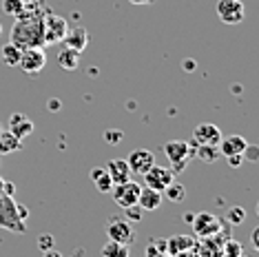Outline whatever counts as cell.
I'll return each instance as SVG.
<instances>
[{
    "label": "cell",
    "mask_w": 259,
    "mask_h": 257,
    "mask_svg": "<svg viewBox=\"0 0 259 257\" xmlns=\"http://www.w3.org/2000/svg\"><path fill=\"white\" fill-rule=\"evenodd\" d=\"M102 257H128V246L117 242H109L102 246Z\"/></svg>",
    "instance_id": "484cf974"
},
{
    "label": "cell",
    "mask_w": 259,
    "mask_h": 257,
    "mask_svg": "<svg viewBox=\"0 0 259 257\" xmlns=\"http://www.w3.org/2000/svg\"><path fill=\"white\" fill-rule=\"evenodd\" d=\"M241 255H244V246H241V242H237V239L228 237L222 244V257H241Z\"/></svg>",
    "instance_id": "4316f807"
},
{
    "label": "cell",
    "mask_w": 259,
    "mask_h": 257,
    "mask_svg": "<svg viewBox=\"0 0 259 257\" xmlns=\"http://www.w3.org/2000/svg\"><path fill=\"white\" fill-rule=\"evenodd\" d=\"M107 235L111 242L124 244V246H131L135 242V237H138L135 235V226L124 218H111L107 224Z\"/></svg>",
    "instance_id": "5b68a950"
},
{
    "label": "cell",
    "mask_w": 259,
    "mask_h": 257,
    "mask_svg": "<svg viewBox=\"0 0 259 257\" xmlns=\"http://www.w3.org/2000/svg\"><path fill=\"white\" fill-rule=\"evenodd\" d=\"M222 235V233H220ZM220 235H213V237H204L199 244H195L197 248V255L199 257H222V239Z\"/></svg>",
    "instance_id": "d6986e66"
},
{
    "label": "cell",
    "mask_w": 259,
    "mask_h": 257,
    "mask_svg": "<svg viewBox=\"0 0 259 257\" xmlns=\"http://www.w3.org/2000/svg\"><path fill=\"white\" fill-rule=\"evenodd\" d=\"M241 155H244V160H248V162H257V157H259L257 155V147H255V144H248Z\"/></svg>",
    "instance_id": "1f68e13d"
},
{
    "label": "cell",
    "mask_w": 259,
    "mask_h": 257,
    "mask_svg": "<svg viewBox=\"0 0 259 257\" xmlns=\"http://www.w3.org/2000/svg\"><path fill=\"white\" fill-rule=\"evenodd\" d=\"M22 149V140L16 138L11 131H0V155H9Z\"/></svg>",
    "instance_id": "44dd1931"
},
{
    "label": "cell",
    "mask_w": 259,
    "mask_h": 257,
    "mask_svg": "<svg viewBox=\"0 0 259 257\" xmlns=\"http://www.w3.org/2000/svg\"><path fill=\"white\" fill-rule=\"evenodd\" d=\"M252 244H255V246H259V231H257V229L252 231Z\"/></svg>",
    "instance_id": "f35d334b"
},
{
    "label": "cell",
    "mask_w": 259,
    "mask_h": 257,
    "mask_svg": "<svg viewBox=\"0 0 259 257\" xmlns=\"http://www.w3.org/2000/svg\"><path fill=\"white\" fill-rule=\"evenodd\" d=\"M193 147V144H191ZM193 155L197 157V160L202 162H208V164H213V162H217L222 157L220 149L217 147H208V144H197V147H193Z\"/></svg>",
    "instance_id": "603a6c76"
},
{
    "label": "cell",
    "mask_w": 259,
    "mask_h": 257,
    "mask_svg": "<svg viewBox=\"0 0 259 257\" xmlns=\"http://www.w3.org/2000/svg\"><path fill=\"white\" fill-rule=\"evenodd\" d=\"M49 109L58 111V109H60V100H56V98H54V100H49Z\"/></svg>",
    "instance_id": "e575fe53"
},
{
    "label": "cell",
    "mask_w": 259,
    "mask_h": 257,
    "mask_svg": "<svg viewBox=\"0 0 259 257\" xmlns=\"http://www.w3.org/2000/svg\"><path fill=\"white\" fill-rule=\"evenodd\" d=\"M226 220H231V224H244V220H246V211L241 206H233L231 211H228V218Z\"/></svg>",
    "instance_id": "f1b7e54d"
},
{
    "label": "cell",
    "mask_w": 259,
    "mask_h": 257,
    "mask_svg": "<svg viewBox=\"0 0 259 257\" xmlns=\"http://www.w3.org/2000/svg\"><path fill=\"white\" fill-rule=\"evenodd\" d=\"M42 16L45 11L36 5H27L25 11L16 18L14 27L9 33V42H14L20 49H29V47H45L42 38Z\"/></svg>",
    "instance_id": "6da1fadb"
},
{
    "label": "cell",
    "mask_w": 259,
    "mask_h": 257,
    "mask_svg": "<svg viewBox=\"0 0 259 257\" xmlns=\"http://www.w3.org/2000/svg\"><path fill=\"white\" fill-rule=\"evenodd\" d=\"M138 206L142 211H157L162 206V193L155 191V189H149V186H142L140 189V195H138Z\"/></svg>",
    "instance_id": "e0dca14e"
},
{
    "label": "cell",
    "mask_w": 259,
    "mask_h": 257,
    "mask_svg": "<svg viewBox=\"0 0 259 257\" xmlns=\"http://www.w3.org/2000/svg\"><path fill=\"white\" fill-rule=\"evenodd\" d=\"M124 215H126L124 220H128V222H131V224H135V222H140V220H142L144 211L138 206V204H133V206H126V208H124Z\"/></svg>",
    "instance_id": "f546056e"
},
{
    "label": "cell",
    "mask_w": 259,
    "mask_h": 257,
    "mask_svg": "<svg viewBox=\"0 0 259 257\" xmlns=\"http://www.w3.org/2000/svg\"><path fill=\"white\" fill-rule=\"evenodd\" d=\"M246 16V5L241 0H220L217 3V18L224 25H239Z\"/></svg>",
    "instance_id": "ba28073f"
},
{
    "label": "cell",
    "mask_w": 259,
    "mask_h": 257,
    "mask_svg": "<svg viewBox=\"0 0 259 257\" xmlns=\"http://www.w3.org/2000/svg\"><path fill=\"white\" fill-rule=\"evenodd\" d=\"M22 5H36V3H40V0H20Z\"/></svg>",
    "instance_id": "b9f144b4"
},
{
    "label": "cell",
    "mask_w": 259,
    "mask_h": 257,
    "mask_svg": "<svg viewBox=\"0 0 259 257\" xmlns=\"http://www.w3.org/2000/svg\"><path fill=\"white\" fill-rule=\"evenodd\" d=\"M45 257H62V255L56 248H49V250H45Z\"/></svg>",
    "instance_id": "d590c367"
},
{
    "label": "cell",
    "mask_w": 259,
    "mask_h": 257,
    "mask_svg": "<svg viewBox=\"0 0 259 257\" xmlns=\"http://www.w3.org/2000/svg\"><path fill=\"white\" fill-rule=\"evenodd\" d=\"M142 178H144V184L149 186V189H155V191L162 193L175 180V173L170 171V168H164V166H155V164H153L149 171L142 175Z\"/></svg>",
    "instance_id": "9c48e42d"
},
{
    "label": "cell",
    "mask_w": 259,
    "mask_h": 257,
    "mask_svg": "<svg viewBox=\"0 0 259 257\" xmlns=\"http://www.w3.org/2000/svg\"><path fill=\"white\" fill-rule=\"evenodd\" d=\"M184 69H186V71H193V69H195V62H193V60H186V62H184Z\"/></svg>",
    "instance_id": "74e56055"
},
{
    "label": "cell",
    "mask_w": 259,
    "mask_h": 257,
    "mask_svg": "<svg viewBox=\"0 0 259 257\" xmlns=\"http://www.w3.org/2000/svg\"><path fill=\"white\" fill-rule=\"evenodd\" d=\"M3 195H5V180L0 178V197H3Z\"/></svg>",
    "instance_id": "60d3db41"
},
{
    "label": "cell",
    "mask_w": 259,
    "mask_h": 257,
    "mask_svg": "<svg viewBox=\"0 0 259 257\" xmlns=\"http://www.w3.org/2000/svg\"><path fill=\"white\" fill-rule=\"evenodd\" d=\"M162 193H166V197H168L170 202L182 204V202H184V197H186V186H184V184H180V182H175V180H173V182H170Z\"/></svg>",
    "instance_id": "d4e9b609"
},
{
    "label": "cell",
    "mask_w": 259,
    "mask_h": 257,
    "mask_svg": "<svg viewBox=\"0 0 259 257\" xmlns=\"http://www.w3.org/2000/svg\"><path fill=\"white\" fill-rule=\"evenodd\" d=\"M226 160H228V164H231L233 168H237V166L244 164V155H231V157H226Z\"/></svg>",
    "instance_id": "836d02e7"
},
{
    "label": "cell",
    "mask_w": 259,
    "mask_h": 257,
    "mask_svg": "<svg viewBox=\"0 0 259 257\" xmlns=\"http://www.w3.org/2000/svg\"><path fill=\"white\" fill-rule=\"evenodd\" d=\"M58 64H60L62 69H67V71H75L80 64V51L64 47V49L58 51Z\"/></svg>",
    "instance_id": "ffe728a7"
},
{
    "label": "cell",
    "mask_w": 259,
    "mask_h": 257,
    "mask_svg": "<svg viewBox=\"0 0 259 257\" xmlns=\"http://www.w3.org/2000/svg\"><path fill=\"white\" fill-rule=\"evenodd\" d=\"M62 42L64 47H69V49H75V51H84L87 49V45H89V31H87V27H82V25H69L67 29V36L62 38Z\"/></svg>",
    "instance_id": "7c38bea8"
},
{
    "label": "cell",
    "mask_w": 259,
    "mask_h": 257,
    "mask_svg": "<svg viewBox=\"0 0 259 257\" xmlns=\"http://www.w3.org/2000/svg\"><path fill=\"white\" fill-rule=\"evenodd\" d=\"M126 164H128V168H131V173L144 175L153 164H155V155L146 149H133L131 155L126 157Z\"/></svg>",
    "instance_id": "30bf717a"
},
{
    "label": "cell",
    "mask_w": 259,
    "mask_h": 257,
    "mask_svg": "<svg viewBox=\"0 0 259 257\" xmlns=\"http://www.w3.org/2000/svg\"><path fill=\"white\" fill-rule=\"evenodd\" d=\"M0 131H3V128H0Z\"/></svg>",
    "instance_id": "ee69618b"
},
{
    "label": "cell",
    "mask_w": 259,
    "mask_h": 257,
    "mask_svg": "<svg viewBox=\"0 0 259 257\" xmlns=\"http://www.w3.org/2000/svg\"><path fill=\"white\" fill-rule=\"evenodd\" d=\"M0 33H3V25H0Z\"/></svg>",
    "instance_id": "7bdbcfd3"
},
{
    "label": "cell",
    "mask_w": 259,
    "mask_h": 257,
    "mask_svg": "<svg viewBox=\"0 0 259 257\" xmlns=\"http://www.w3.org/2000/svg\"><path fill=\"white\" fill-rule=\"evenodd\" d=\"M91 180L100 193H111V189H113V182H111V178H109V173L104 166L91 168Z\"/></svg>",
    "instance_id": "7402d4cb"
},
{
    "label": "cell",
    "mask_w": 259,
    "mask_h": 257,
    "mask_svg": "<svg viewBox=\"0 0 259 257\" xmlns=\"http://www.w3.org/2000/svg\"><path fill=\"white\" fill-rule=\"evenodd\" d=\"M131 5H138V7H142V5H151L153 0H128Z\"/></svg>",
    "instance_id": "8d00e7d4"
},
{
    "label": "cell",
    "mask_w": 259,
    "mask_h": 257,
    "mask_svg": "<svg viewBox=\"0 0 259 257\" xmlns=\"http://www.w3.org/2000/svg\"><path fill=\"white\" fill-rule=\"evenodd\" d=\"M222 140V131L220 126L210 124V122H202V124L195 126V131H193V144H208V147H217Z\"/></svg>",
    "instance_id": "8fae6325"
},
{
    "label": "cell",
    "mask_w": 259,
    "mask_h": 257,
    "mask_svg": "<svg viewBox=\"0 0 259 257\" xmlns=\"http://www.w3.org/2000/svg\"><path fill=\"white\" fill-rule=\"evenodd\" d=\"M197 244V239L193 235H173L166 239V253L168 255H180V253H188V250H193Z\"/></svg>",
    "instance_id": "2e32d148"
},
{
    "label": "cell",
    "mask_w": 259,
    "mask_h": 257,
    "mask_svg": "<svg viewBox=\"0 0 259 257\" xmlns=\"http://www.w3.org/2000/svg\"><path fill=\"white\" fill-rule=\"evenodd\" d=\"M20 54H22V49L16 47L14 42H7L5 47H0V60L7 64V67H18Z\"/></svg>",
    "instance_id": "cb8c5ba5"
},
{
    "label": "cell",
    "mask_w": 259,
    "mask_h": 257,
    "mask_svg": "<svg viewBox=\"0 0 259 257\" xmlns=\"http://www.w3.org/2000/svg\"><path fill=\"white\" fill-rule=\"evenodd\" d=\"M69 22L58 14H45L42 16V38H45V47L49 45H58L62 42V38L67 36Z\"/></svg>",
    "instance_id": "3957f363"
},
{
    "label": "cell",
    "mask_w": 259,
    "mask_h": 257,
    "mask_svg": "<svg viewBox=\"0 0 259 257\" xmlns=\"http://www.w3.org/2000/svg\"><path fill=\"white\" fill-rule=\"evenodd\" d=\"M246 147H248V142H246V138H241V136H226V138L222 136L220 144H217V149H220V153H222L224 157L241 155Z\"/></svg>",
    "instance_id": "5bb4252c"
},
{
    "label": "cell",
    "mask_w": 259,
    "mask_h": 257,
    "mask_svg": "<svg viewBox=\"0 0 259 257\" xmlns=\"http://www.w3.org/2000/svg\"><path fill=\"white\" fill-rule=\"evenodd\" d=\"M27 208L14 200V195L0 197V229L14 231V233H27Z\"/></svg>",
    "instance_id": "7a4b0ae2"
},
{
    "label": "cell",
    "mask_w": 259,
    "mask_h": 257,
    "mask_svg": "<svg viewBox=\"0 0 259 257\" xmlns=\"http://www.w3.org/2000/svg\"><path fill=\"white\" fill-rule=\"evenodd\" d=\"M140 189H142V184H138L135 180H126V182H122V184H113L111 195H113V202L117 204V206L126 208V206L138 204Z\"/></svg>",
    "instance_id": "52a82bcc"
},
{
    "label": "cell",
    "mask_w": 259,
    "mask_h": 257,
    "mask_svg": "<svg viewBox=\"0 0 259 257\" xmlns=\"http://www.w3.org/2000/svg\"><path fill=\"white\" fill-rule=\"evenodd\" d=\"M27 5H22L20 0H3V11L11 18H18V16L25 11Z\"/></svg>",
    "instance_id": "83f0119b"
},
{
    "label": "cell",
    "mask_w": 259,
    "mask_h": 257,
    "mask_svg": "<svg viewBox=\"0 0 259 257\" xmlns=\"http://www.w3.org/2000/svg\"><path fill=\"white\" fill-rule=\"evenodd\" d=\"M104 168H107V173H109V178L113 184L126 182V180H131V175H133L131 168L126 164V160H109V164Z\"/></svg>",
    "instance_id": "ac0fdd59"
},
{
    "label": "cell",
    "mask_w": 259,
    "mask_h": 257,
    "mask_svg": "<svg viewBox=\"0 0 259 257\" xmlns=\"http://www.w3.org/2000/svg\"><path fill=\"white\" fill-rule=\"evenodd\" d=\"M191 226H193V233H195V237H199V239H204V237H213V235H220V233L224 231L222 220L217 218V215H213V213H206V211H204V213L193 215Z\"/></svg>",
    "instance_id": "277c9868"
},
{
    "label": "cell",
    "mask_w": 259,
    "mask_h": 257,
    "mask_svg": "<svg viewBox=\"0 0 259 257\" xmlns=\"http://www.w3.org/2000/svg\"><path fill=\"white\" fill-rule=\"evenodd\" d=\"M104 140H107L109 144H117V142H122V140H124V133L117 131V128H109V131L104 133Z\"/></svg>",
    "instance_id": "4dcf8cb0"
},
{
    "label": "cell",
    "mask_w": 259,
    "mask_h": 257,
    "mask_svg": "<svg viewBox=\"0 0 259 257\" xmlns=\"http://www.w3.org/2000/svg\"><path fill=\"white\" fill-rule=\"evenodd\" d=\"M193 215H195V213H186V215H184V222H186V224H191V222H193Z\"/></svg>",
    "instance_id": "ab89813d"
},
{
    "label": "cell",
    "mask_w": 259,
    "mask_h": 257,
    "mask_svg": "<svg viewBox=\"0 0 259 257\" xmlns=\"http://www.w3.org/2000/svg\"><path fill=\"white\" fill-rule=\"evenodd\" d=\"M9 131L14 133L16 138L25 140L33 133V122L29 120L25 113H11L9 115Z\"/></svg>",
    "instance_id": "9a60e30c"
},
{
    "label": "cell",
    "mask_w": 259,
    "mask_h": 257,
    "mask_svg": "<svg viewBox=\"0 0 259 257\" xmlns=\"http://www.w3.org/2000/svg\"><path fill=\"white\" fill-rule=\"evenodd\" d=\"M164 155L170 160V164L186 162L193 155V147L188 142H184V140H170V142L164 144Z\"/></svg>",
    "instance_id": "4fadbf2b"
},
{
    "label": "cell",
    "mask_w": 259,
    "mask_h": 257,
    "mask_svg": "<svg viewBox=\"0 0 259 257\" xmlns=\"http://www.w3.org/2000/svg\"><path fill=\"white\" fill-rule=\"evenodd\" d=\"M38 246L42 248V253H45V250H49V248H54V237H51V235H40Z\"/></svg>",
    "instance_id": "d6a6232c"
},
{
    "label": "cell",
    "mask_w": 259,
    "mask_h": 257,
    "mask_svg": "<svg viewBox=\"0 0 259 257\" xmlns=\"http://www.w3.org/2000/svg\"><path fill=\"white\" fill-rule=\"evenodd\" d=\"M45 64H47V54H45L42 47H29V49H22L18 67L25 73L38 75L45 69Z\"/></svg>",
    "instance_id": "8992f818"
}]
</instances>
